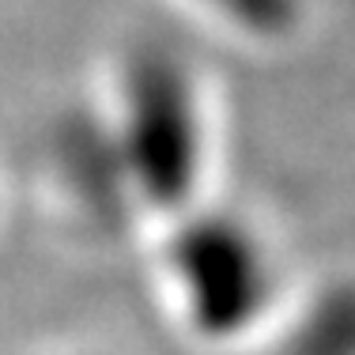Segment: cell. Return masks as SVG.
<instances>
[{"mask_svg":"<svg viewBox=\"0 0 355 355\" xmlns=\"http://www.w3.org/2000/svg\"><path fill=\"white\" fill-rule=\"evenodd\" d=\"M155 295L166 321L197 348H231L246 340L272 295L265 257L242 234H185L166 242L155 265Z\"/></svg>","mask_w":355,"mask_h":355,"instance_id":"cell-1","label":"cell"},{"mask_svg":"<svg viewBox=\"0 0 355 355\" xmlns=\"http://www.w3.org/2000/svg\"><path fill=\"white\" fill-rule=\"evenodd\" d=\"M31 355H103V352L80 348V344H57V348H38V352H31Z\"/></svg>","mask_w":355,"mask_h":355,"instance_id":"cell-2","label":"cell"}]
</instances>
